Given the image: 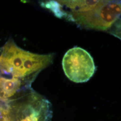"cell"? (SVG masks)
Masks as SVG:
<instances>
[{
  "mask_svg": "<svg viewBox=\"0 0 121 121\" xmlns=\"http://www.w3.org/2000/svg\"><path fill=\"white\" fill-rule=\"evenodd\" d=\"M54 54L26 51L10 40L0 50V72L24 79L35 75L52 63Z\"/></svg>",
  "mask_w": 121,
  "mask_h": 121,
  "instance_id": "obj_1",
  "label": "cell"
},
{
  "mask_svg": "<svg viewBox=\"0 0 121 121\" xmlns=\"http://www.w3.org/2000/svg\"><path fill=\"white\" fill-rule=\"evenodd\" d=\"M121 1L99 0L90 10L81 13L67 14V18L83 28L98 30H108L121 15Z\"/></svg>",
  "mask_w": 121,
  "mask_h": 121,
  "instance_id": "obj_2",
  "label": "cell"
},
{
  "mask_svg": "<svg viewBox=\"0 0 121 121\" xmlns=\"http://www.w3.org/2000/svg\"><path fill=\"white\" fill-rule=\"evenodd\" d=\"M62 65L65 75L73 82H87L95 72L93 58L88 52L80 47L72 48L66 52Z\"/></svg>",
  "mask_w": 121,
  "mask_h": 121,
  "instance_id": "obj_3",
  "label": "cell"
},
{
  "mask_svg": "<svg viewBox=\"0 0 121 121\" xmlns=\"http://www.w3.org/2000/svg\"><path fill=\"white\" fill-rule=\"evenodd\" d=\"M21 85L22 80L20 78L0 77V94L4 99L13 96L19 89Z\"/></svg>",
  "mask_w": 121,
  "mask_h": 121,
  "instance_id": "obj_4",
  "label": "cell"
},
{
  "mask_svg": "<svg viewBox=\"0 0 121 121\" xmlns=\"http://www.w3.org/2000/svg\"><path fill=\"white\" fill-rule=\"evenodd\" d=\"M99 0H58V3L61 6L69 9L70 13L86 12L93 8Z\"/></svg>",
  "mask_w": 121,
  "mask_h": 121,
  "instance_id": "obj_5",
  "label": "cell"
},
{
  "mask_svg": "<svg viewBox=\"0 0 121 121\" xmlns=\"http://www.w3.org/2000/svg\"><path fill=\"white\" fill-rule=\"evenodd\" d=\"M41 6L47 9H50L55 16L58 17L67 18V14L62 9V6L56 1H50L41 3Z\"/></svg>",
  "mask_w": 121,
  "mask_h": 121,
  "instance_id": "obj_6",
  "label": "cell"
}]
</instances>
